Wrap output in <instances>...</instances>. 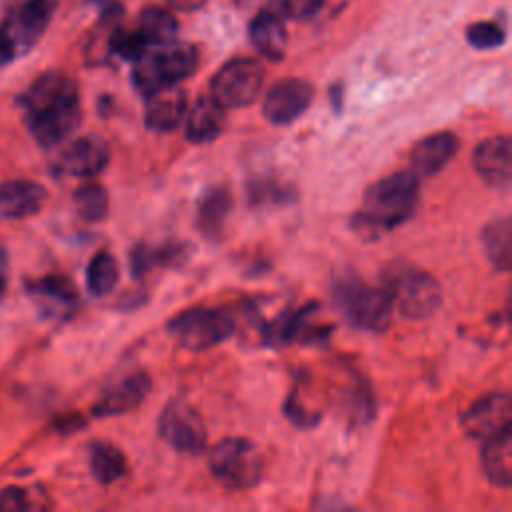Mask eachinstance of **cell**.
<instances>
[{
	"label": "cell",
	"mask_w": 512,
	"mask_h": 512,
	"mask_svg": "<svg viewBox=\"0 0 512 512\" xmlns=\"http://www.w3.org/2000/svg\"><path fill=\"white\" fill-rule=\"evenodd\" d=\"M224 110L226 108H222L212 96H200L188 112L186 138L192 144H208L216 140L226 124Z\"/></svg>",
	"instance_id": "cell-20"
},
{
	"label": "cell",
	"mask_w": 512,
	"mask_h": 512,
	"mask_svg": "<svg viewBox=\"0 0 512 512\" xmlns=\"http://www.w3.org/2000/svg\"><path fill=\"white\" fill-rule=\"evenodd\" d=\"M418 174L412 170L384 176L370 184L362 198V210L352 218L354 230L374 240L404 224L418 206Z\"/></svg>",
	"instance_id": "cell-2"
},
{
	"label": "cell",
	"mask_w": 512,
	"mask_h": 512,
	"mask_svg": "<svg viewBox=\"0 0 512 512\" xmlns=\"http://www.w3.org/2000/svg\"><path fill=\"white\" fill-rule=\"evenodd\" d=\"M460 140L452 132H436L420 142L410 152L412 172L418 176H434L438 174L458 152Z\"/></svg>",
	"instance_id": "cell-17"
},
{
	"label": "cell",
	"mask_w": 512,
	"mask_h": 512,
	"mask_svg": "<svg viewBox=\"0 0 512 512\" xmlns=\"http://www.w3.org/2000/svg\"><path fill=\"white\" fill-rule=\"evenodd\" d=\"M392 306L402 316L422 320L434 314L442 302V288L434 276L422 270H400L388 282Z\"/></svg>",
	"instance_id": "cell-8"
},
{
	"label": "cell",
	"mask_w": 512,
	"mask_h": 512,
	"mask_svg": "<svg viewBox=\"0 0 512 512\" xmlns=\"http://www.w3.org/2000/svg\"><path fill=\"white\" fill-rule=\"evenodd\" d=\"M472 164L478 176L494 188H506L510 182V142L506 136H492L482 140L474 154Z\"/></svg>",
	"instance_id": "cell-16"
},
{
	"label": "cell",
	"mask_w": 512,
	"mask_h": 512,
	"mask_svg": "<svg viewBox=\"0 0 512 512\" xmlns=\"http://www.w3.org/2000/svg\"><path fill=\"white\" fill-rule=\"evenodd\" d=\"M152 388V380L148 376V372L138 370L128 374L126 378H122L120 382H116L94 406V414L98 418L104 416H118V414H126L134 408H138L146 396L150 394Z\"/></svg>",
	"instance_id": "cell-14"
},
{
	"label": "cell",
	"mask_w": 512,
	"mask_h": 512,
	"mask_svg": "<svg viewBox=\"0 0 512 512\" xmlns=\"http://www.w3.org/2000/svg\"><path fill=\"white\" fill-rule=\"evenodd\" d=\"M482 244L488 260L502 272L510 270L512 258V234H510V220L498 218L490 222L482 232Z\"/></svg>",
	"instance_id": "cell-26"
},
{
	"label": "cell",
	"mask_w": 512,
	"mask_h": 512,
	"mask_svg": "<svg viewBox=\"0 0 512 512\" xmlns=\"http://www.w3.org/2000/svg\"><path fill=\"white\" fill-rule=\"evenodd\" d=\"M250 40L254 48L268 60H282L288 46V34L284 28V18L278 16L274 10L258 12L248 28Z\"/></svg>",
	"instance_id": "cell-19"
},
{
	"label": "cell",
	"mask_w": 512,
	"mask_h": 512,
	"mask_svg": "<svg viewBox=\"0 0 512 512\" xmlns=\"http://www.w3.org/2000/svg\"><path fill=\"white\" fill-rule=\"evenodd\" d=\"M108 206H110L108 192L104 186H100L96 182L80 186L74 194V208H76L78 216L86 222L104 220L108 214Z\"/></svg>",
	"instance_id": "cell-28"
},
{
	"label": "cell",
	"mask_w": 512,
	"mask_h": 512,
	"mask_svg": "<svg viewBox=\"0 0 512 512\" xmlns=\"http://www.w3.org/2000/svg\"><path fill=\"white\" fill-rule=\"evenodd\" d=\"M136 30L144 36V40L150 46L164 44V42L176 40L178 22L170 10L158 8V6H148L138 14Z\"/></svg>",
	"instance_id": "cell-25"
},
{
	"label": "cell",
	"mask_w": 512,
	"mask_h": 512,
	"mask_svg": "<svg viewBox=\"0 0 512 512\" xmlns=\"http://www.w3.org/2000/svg\"><path fill=\"white\" fill-rule=\"evenodd\" d=\"M24 122L34 140L52 148L64 142L80 124V94L64 72L42 74L20 98Z\"/></svg>",
	"instance_id": "cell-1"
},
{
	"label": "cell",
	"mask_w": 512,
	"mask_h": 512,
	"mask_svg": "<svg viewBox=\"0 0 512 512\" xmlns=\"http://www.w3.org/2000/svg\"><path fill=\"white\" fill-rule=\"evenodd\" d=\"M170 336L192 352L214 348L228 340L234 332V320L216 308H188L168 322Z\"/></svg>",
	"instance_id": "cell-6"
},
{
	"label": "cell",
	"mask_w": 512,
	"mask_h": 512,
	"mask_svg": "<svg viewBox=\"0 0 512 512\" xmlns=\"http://www.w3.org/2000/svg\"><path fill=\"white\" fill-rule=\"evenodd\" d=\"M58 0H26L2 24L18 56L26 54L48 28Z\"/></svg>",
	"instance_id": "cell-11"
},
{
	"label": "cell",
	"mask_w": 512,
	"mask_h": 512,
	"mask_svg": "<svg viewBox=\"0 0 512 512\" xmlns=\"http://www.w3.org/2000/svg\"><path fill=\"white\" fill-rule=\"evenodd\" d=\"M314 88L302 78H282L266 92L262 112L268 122L286 126L296 122L312 104Z\"/></svg>",
	"instance_id": "cell-10"
},
{
	"label": "cell",
	"mask_w": 512,
	"mask_h": 512,
	"mask_svg": "<svg viewBox=\"0 0 512 512\" xmlns=\"http://www.w3.org/2000/svg\"><path fill=\"white\" fill-rule=\"evenodd\" d=\"M200 62L196 46L188 42H164L148 46L132 64V82L146 96L158 88L176 86L190 78Z\"/></svg>",
	"instance_id": "cell-3"
},
{
	"label": "cell",
	"mask_w": 512,
	"mask_h": 512,
	"mask_svg": "<svg viewBox=\"0 0 512 512\" xmlns=\"http://www.w3.org/2000/svg\"><path fill=\"white\" fill-rule=\"evenodd\" d=\"M158 432L166 444L182 454H200L206 448V424L200 412L182 398H172L162 408Z\"/></svg>",
	"instance_id": "cell-9"
},
{
	"label": "cell",
	"mask_w": 512,
	"mask_h": 512,
	"mask_svg": "<svg viewBox=\"0 0 512 512\" xmlns=\"http://www.w3.org/2000/svg\"><path fill=\"white\" fill-rule=\"evenodd\" d=\"M232 194L226 186H210L200 202H198V210H196V224L198 230L206 236V238H220L224 232V224L232 212Z\"/></svg>",
	"instance_id": "cell-21"
},
{
	"label": "cell",
	"mask_w": 512,
	"mask_h": 512,
	"mask_svg": "<svg viewBox=\"0 0 512 512\" xmlns=\"http://www.w3.org/2000/svg\"><path fill=\"white\" fill-rule=\"evenodd\" d=\"M482 468L488 480L498 488H508L512 482V434L510 430L484 440Z\"/></svg>",
	"instance_id": "cell-22"
},
{
	"label": "cell",
	"mask_w": 512,
	"mask_h": 512,
	"mask_svg": "<svg viewBox=\"0 0 512 512\" xmlns=\"http://www.w3.org/2000/svg\"><path fill=\"white\" fill-rule=\"evenodd\" d=\"M324 0H272V8L282 18H310L322 8Z\"/></svg>",
	"instance_id": "cell-31"
},
{
	"label": "cell",
	"mask_w": 512,
	"mask_h": 512,
	"mask_svg": "<svg viewBox=\"0 0 512 512\" xmlns=\"http://www.w3.org/2000/svg\"><path fill=\"white\" fill-rule=\"evenodd\" d=\"M166 2L170 8L180 10V12H194L206 4V0H166Z\"/></svg>",
	"instance_id": "cell-35"
},
{
	"label": "cell",
	"mask_w": 512,
	"mask_h": 512,
	"mask_svg": "<svg viewBox=\"0 0 512 512\" xmlns=\"http://www.w3.org/2000/svg\"><path fill=\"white\" fill-rule=\"evenodd\" d=\"M124 452L110 442H94L90 446V470L100 484H112L126 474Z\"/></svg>",
	"instance_id": "cell-24"
},
{
	"label": "cell",
	"mask_w": 512,
	"mask_h": 512,
	"mask_svg": "<svg viewBox=\"0 0 512 512\" xmlns=\"http://www.w3.org/2000/svg\"><path fill=\"white\" fill-rule=\"evenodd\" d=\"M208 466L214 478L230 490L254 488L264 472V460L258 446L238 436L220 440L210 450Z\"/></svg>",
	"instance_id": "cell-5"
},
{
	"label": "cell",
	"mask_w": 512,
	"mask_h": 512,
	"mask_svg": "<svg viewBox=\"0 0 512 512\" xmlns=\"http://www.w3.org/2000/svg\"><path fill=\"white\" fill-rule=\"evenodd\" d=\"M146 98L144 108V122L154 132H172L180 126L184 114H186V94L182 88L166 86L158 88Z\"/></svg>",
	"instance_id": "cell-15"
},
{
	"label": "cell",
	"mask_w": 512,
	"mask_h": 512,
	"mask_svg": "<svg viewBox=\"0 0 512 512\" xmlns=\"http://www.w3.org/2000/svg\"><path fill=\"white\" fill-rule=\"evenodd\" d=\"M10 4H12V0H0V10L6 8V6H10Z\"/></svg>",
	"instance_id": "cell-38"
},
{
	"label": "cell",
	"mask_w": 512,
	"mask_h": 512,
	"mask_svg": "<svg viewBox=\"0 0 512 512\" xmlns=\"http://www.w3.org/2000/svg\"><path fill=\"white\" fill-rule=\"evenodd\" d=\"M120 278V268L110 252H98L86 268V286L92 296L110 294Z\"/></svg>",
	"instance_id": "cell-27"
},
{
	"label": "cell",
	"mask_w": 512,
	"mask_h": 512,
	"mask_svg": "<svg viewBox=\"0 0 512 512\" xmlns=\"http://www.w3.org/2000/svg\"><path fill=\"white\" fill-rule=\"evenodd\" d=\"M234 4H238V6H250V4H254L256 0H232Z\"/></svg>",
	"instance_id": "cell-37"
},
{
	"label": "cell",
	"mask_w": 512,
	"mask_h": 512,
	"mask_svg": "<svg viewBox=\"0 0 512 512\" xmlns=\"http://www.w3.org/2000/svg\"><path fill=\"white\" fill-rule=\"evenodd\" d=\"M28 506L26 494L20 488H6L0 492V508L2 510H24Z\"/></svg>",
	"instance_id": "cell-33"
},
{
	"label": "cell",
	"mask_w": 512,
	"mask_h": 512,
	"mask_svg": "<svg viewBox=\"0 0 512 512\" xmlns=\"http://www.w3.org/2000/svg\"><path fill=\"white\" fill-rule=\"evenodd\" d=\"M290 198L288 186L280 184L274 178H254L248 184V200L252 206L262 204H280Z\"/></svg>",
	"instance_id": "cell-30"
},
{
	"label": "cell",
	"mask_w": 512,
	"mask_h": 512,
	"mask_svg": "<svg viewBox=\"0 0 512 512\" xmlns=\"http://www.w3.org/2000/svg\"><path fill=\"white\" fill-rule=\"evenodd\" d=\"M16 50H14V44L10 42L8 34L4 32V28L0 26V66H6L8 62H12L16 58Z\"/></svg>",
	"instance_id": "cell-34"
},
{
	"label": "cell",
	"mask_w": 512,
	"mask_h": 512,
	"mask_svg": "<svg viewBox=\"0 0 512 512\" xmlns=\"http://www.w3.org/2000/svg\"><path fill=\"white\" fill-rule=\"evenodd\" d=\"M264 84V68L256 58L228 60L210 82V96L222 108L250 106Z\"/></svg>",
	"instance_id": "cell-7"
},
{
	"label": "cell",
	"mask_w": 512,
	"mask_h": 512,
	"mask_svg": "<svg viewBox=\"0 0 512 512\" xmlns=\"http://www.w3.org/2000/svg\"><path fill=\"white\" fill-rule=\"evenodd\" d=\"M110 162L108 142L96 134L72 140L56 158L54 170L62 176L92 178L98 176Z\"/></svg>",
	"instance_id": "cell-12"
},
{
	"label": "cell",
	"mask_w": 512,
	"mask_h": 512,
	"mask_svg": "<svg viewBox=\"0 0 512 512\" xmlns=\"http://www.w3.org/2000/svg\"><path fill=\"white\" fill-rule=\"evenodd\" d=\"M334 300L350 324L370 332H384L392 318V300L386 288H374L356 276L334 284Z\"/></svg>",
	"instance_id": "cell-4"
},
{
	"label": "cell",
	"mask_w": 512,
	"mask_h": 512,
	"mask_svg": "<svg viewBox=\"0 0 512 512\" xmlns=\"http://www.w3.org/2000/svg\"><path fill=\"white\" fill-rule=\"evenodd\" d=\"M466 40L476 50H494L506 42V30L498 22H472L466 28Z\"/></svg>",
	"instance_id": "cell-29"
},
{
	"label": "cell",
	"mask_w": 512,
	"mask_h": 512,
	"mask_svg": "<svg viewBox=\"0 0 512 512\" xmlns=\"http://www.w3.org/2000/svg\"><path fill=\"white\" fill-rule=\"evenodd\" d=\"M46 202V188L32 180H6L0 184V214L6 218H28Z\"/></svg>",
	"instance_id": "cell-18"
},
{
	"label": "cell",
	"mask_w": 512,
	"mask_h": 512,
	"mask_svg": "<svg viewBox=\"0 0 512 512\" xmlns=\"http://www.w3.org/2000/svg\"><path fill=\"white\" fill-rule=\"evenodd\" d=\"M512 402L508 394H488L462 414V428L476 440H488L510 430Z\"/></svg>",
	"instance_id": "cell-13"
},
{
	"label": "cell",
	"mask_w": 512,
	"mask_h": 512,
	"mask_svg": "<svg viewBox=\"0 0 512 512\" xmlns=\"http://www.w3.org/2000/svg\"><path fill=\"white\" fill-rule=\"evenodd\" d=\"M156 266H158L156 246L140 242L132 248V252H130V272H132L134 278H144Z\"/></svg>",
	"instance_id": "cell-32"
},
{
	"label": "cell",
	"mask_w": 512,
	"mask_h": 512,
	"mask_svg": "<svg viewBox=\"0 0 512 512\" xmlns=\"http://www.w3.org/2000/svg\"><path fill=\"white\" fill-rule=\"evenodd\" d=\"M4 292H6V280H4V276L0 274V298L4 296Z\"/></svg>",
	"instance_id": "cell-36"
},
{
	"label": "cell",
	"mask_w": 512,
	"mask_h": 512,
	"mask_svg": "<svg viewBox=\"0 0 512 512\" xmlns=\"http://www.w3.org/2000/svg\"><path fill=\"white\" fill-rule=\"evenodd\" d=\"M30 294L50 312V314H66L78 304V294L74 284L66 276H46L28 286Z\"/></svg>",
	"instance_id": "cell-23"
}]
</instances>
